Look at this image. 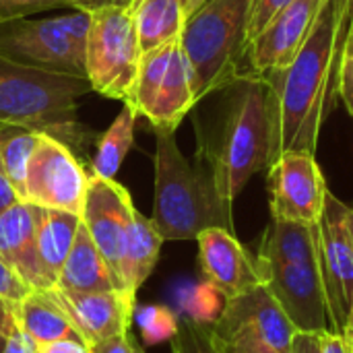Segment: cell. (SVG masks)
Listing matches in <instances>:
<instances>
[{"mask_svg": "<svg viewBox=\"0 0 353 353\" xmlns=\"http://www.w3.org/2000/svg\"><path fill=\"white\" fill-rule=\"evenodd\" d=\"M209 329L215 337H225L238 329H250L279 353H292L294 337L298 335V329L265 285H256L225 300L223 312Z\"/></svg>", "mask_w": 353, "mask_h": 353, "instance_id": "e0dca14e", "label": "cell"}, {"mask_svg": "<svg viewBox=\"0 0 353 353\" xmlns=\"http://www.w3.org/2000/svg\"><path fill=\"white\" fill-rule=\"evenodd\" d=\"M170 345L172 353H219L213 343L211 329L207 325L194 323L186 314L178 316V331Z\"/></svg>", "mask_w": 353, "mask_h": 353, "instance_id": "f1b7e54d", "label": "cell"}, {"mask_svg": "<svg viewBox=\"0 0 353 353\" xmlns=\"http://www.w3.org/2000/svg\"><path fill=\"white\" fill-rule=\"evenodd\" d=\"M4 345H6V337L0 333V353H2V350H4Z\"/></svg>", "mask_w": 353, "mask_h": 353, "instance_id": "c3c4849f", "label": "cell"}, {"mask_svg": "<svg viewBox=\"0 0 353 353\" xmlns=\"http://www.w3.org/2000/svg\"><path fill=\"white\" fill-rule=\"evenodd\" d=\"M58 304L72 321L79 335L91 345H99L116 335L130 331L137 296L124 290L108 292H68L52 290Z\"/></svg>", "mask_w": 353, "mask_h": 353, "instance_id": "2e32d148", "label": "cell"}, {"mask_svg": "<svg viewBox=\"0 0 353 353\" xmlns=\"http://www.w3.org/2000/svg\"><path fill=\"white\" fill-rule=\"evenodd\" d=\"M134 335H130V331L116 335L99 345L93 347V353H134Z\"/></svg>", "mask_w": 353, "mask_h": 353, "instance_id": "8d00e7d4", "label": "cell"}, {"mask_svg": "<svg viewBox=\"0 0 353 353\" xmlns=\"http://www.w3.org/2000/svg\"><path fill=\"white\" fill-rule=\"evenodd\" d=\"M254 0H207L186 17L180 43L196 103L242 79Z\"/></svg>", "mask_w": 353, "mask_h": 353, "instance_id": "5b68a950", "label": "cell"}, {"mask_svg": "<svg viewBox=\"0 0 353 353\" xmlns=\"http://www.w3.org/2000/svg\"><path fill=\"white\" fill-rule=\"evenodd\" d=\"M161 244L163 238L159 236L153 221L134 207L122 265V283L128 294L137 296L141 285L149 279L159 261Z\"/></svg>", "mask_w": 353, "mask_h": 353, "instance_id": "cb8c5ba5", "label": "cell"}, {"mask_svg": "<svg viewBox=\"0 0 353 353\" xmlns=\"http://www.w3.org/2000/svg\"><path fill=\"white\" fill-rule=\"evenodd\" d=\"M134 353H145V350L141 347V343L137 339H134Z\"/></svg>", "mask_w": 353, "mask_h": 353, "instance_id": "7dc6e473", "label": "cell"}, {"mask_svg": "<svg viewBox=\"0 0 353 353\" xmlns=\"http://www.w3.org/2000/svg\"><path fill=\"white\" fill-rule=\"evenodd\" d=\"M350 207L331 190L319 219V259L331 329L345 333L353 300V242L347 230Z\"/></svg>", "mask_w": 353, "mask_h": 353, "instance_id": "30bf717a", "label": "cell"}, {"mask_svg": "<svg viewBox=\"0 0 353 353\" xmlns=\"http://www.w3.org/2000/svg\"><path fill=\"white\" fill-rule=\"evenodd\" d=\"M343 337H345L350 343H353V300H352V310H350V319H347V327H345Z\"/></svg>", "mask_w": 353, "mask_h": 353, "instance_id": "ee69618b", "label": "cell"}, {"mask_svg": "<svg viewBox=\"0 0 353 353\" xmlns=\"http://www.w3.org/2000/svg\"><path fill=\"white\" fill-rule=\"evenodd\" d=\"M321 345L323 353H353V343L335 331L321 333Z\"/></svg>", "mask_w": 353, "mask_h": 353, "instance_id": "f35d334b", "label": "cell"}, {"mask_svg": "<svg viewBox=\"0 0 353 353\" xmlns=\"http://www.w3.org/2000/svg\"><path fill=\"white\" fill-rule=\"evenodd\" d=\"M132 323H137L147 345L172 341L178 331V314L157 304H137L132 312Z\"/></svg>", "mask_w": 353, "mask_h": 353, "instance_id": "4316f807", "label": "cell"}, {"mask_svg": "<svg viewBox=\"0 0 353 353\" xmlns=\"http://www.w3.org/2000/svg\"><path fill=\"white\" fill-rule=\"evenodd\" d=\"M271 219L316 225L327 199V180L314 155L288 151L267 168Z\"/></svg>", "mask_w": 353, "mask_h": 353, "instance_id": "8fae6325", "label": "cell"}, {"mask_svg": "<svg viewBox=\"0 0 353 353\" xmlns=\"http://www.w3.org/2000/svg\"><path fill=\"white\" fill-rule=\"evenodd\" d=\"M0 58L87 79L85 54L70 41L58 17L17 19L0 25Z\"/></svg>", "mask_w": 353, "mask_h": 353, "instance_id": "9c48e42d", "label": "cell"}, {"mask_svg": "<svg viewBox=\"0 0 353 353\" xmlns=\"http://www.w3.org/2000/svg\"><path fill=\"white\" fill-rule=\"evenodd\" d=\"M325 0H292L248 46L242 77L285 68L302 48Z\"/></svg>", "mask_w": 353, "mask_h": 353, "instance_id": "5bb4252c", "label": "cell"}, {"mask_svg": "<svg viewBox=\"0 0 353 353\" xmlns=\"http://www.w3.org/2000/svg\"><path fill=\"white\" fill-rule=\"evenodd\" d=\"M213 337V343L219 353H279L271 345H267L259 335H254L250 329H238L225 337Z\"/></svg>", "mask_w": 353, "mask_h": 353, "instance_id": "f546056e", "label": "cell"}, {"mask_svg": "<svg viewBox=\"0 0 353 353\" xmlns=\"http://www.w3.org/2000/svg\"><path fill=\"white\" fill-rule=\"evenodd\" d=\"M219 141L199 145L213 172L221 196L230 203L244 190L248 180L269 168L273 153V124L269 89L261 77H242L234 85Z\"/></svg>", "mask_w": 353, "mask_h": 353, "instance_id": "277c9868", "label": "cell"}, {"mask_svg": "<svg viewBox=\"0 0 353 353\" xmlns=\"http://www.w3.org/2000/svg\"><path fill=\"white\" fill-rule=\"evenodd\" d=\"M89 91L87 79L0 58V124L52 137L79 159L99 139L77 118V99Z\"/></svg>", "mask_w": 353, "mask_h": 353, "instance_id": "3957f363", "label": "cell"}, {"mask_svg": "<svg viewBox=\"0 0 353 353\" xmlns=\"http://www.w3.org/2000/svg\"><path fill=\"white\" fill-rule=\"evenodd\" d=\"M339 97L343 99L347 112L353 116V10L350 19V29L345 35L339 68Z\"/></svg>", "mask_w": 353, "mask_h": 353, "instance_id": "1f68e13d", "label": "cell"}, {"mask_svg": "<svg viewBox=\"0 0 353 353\" xmlns=\"http://www.w3.org/2000/svg\"><path fill=\"white\" fill-rule=\"evenodd\" d=\"M141 56L128 6H105L91 12L85 46V70L91 91L126 103L137 81Z\"/></svg>", "mask_w": 353, "mask_h": 353, "instance_id": "8992f818", "label": "cell"}, {"mask_svg": "<svg viewBox=\"0 0 353 353\" xmlns=\"http://www.w3.org/2000/svg\"><path fill=\"white\" fill-rule=\"evenodd\" d=\"M14 323L35 345L62 337H81L52 290H31L14 304ZM83 339V337H81ZM85 341V339H83Z\"/></svg>", "mask_w": 353, "mask_h": 353, "instance_id": "ffe728a7", "label": "cell"}, {"mask_svg": "<svg viewBox=\"0 0 353 353\" xmlns=\"http://www.w3.org/2000/svg\"><path fill=\"white\" fill-rule=\"evenodd\" d=\"M128 8L143 54L180 39L186 23L182 0H132Z\"/></svg>", "mask_w": 353, "mask_h": 353, "instance_id": "603a6c76", "label": "cell"}, {"mask_svg": "<svg viewBox=\"0 0 353 353\" xmlns=\"http://www.w3.org/2000/svg\"><path fill=\"white\" fill-rule=\"evenodd\" d=\"M132 0H70V8L83 10V12H95L105 6H130Z\"/></svg>", "mask_w": 353, "mask_h": 353, "instance_id": "60d3db41", "label": "cell"}, {"mask_svg": "<svg viewBox=\"0 0 353 353\" xmlns=\"http://www.w3.org/2000/svg\"><path fill=\"white\" fill-rule=\"evenodd\" d=\"M347 230H350V236H352L353 242V207H350V211H347Z\"/></svg>", "mask_w": 353, "mask_h": 353, "instance_id": "bcb514c9", "label": "cell"}, {"mask_svg": "<svg viewBox=\"0 0 353 353\" xmlns=\"http://www.w3.org/2000/svg\"><path fill=\"white\" fill-rule=\"evenodd\" d=\"M153 130H176L196 105L190 64L180 39L141 56L137 81L126 101Z\"/></svg>", "mask_w": 353, "mask_h": 353, "instance_id": "52a82bcc", "label": "cell"}, {"mask_svg": "<svg viewBox=\"0 0 353 353\" xmlns=\"http://www.w3.org/2000/svg\"><path fill=\"white\" fill-rule=\"evenodd\" d=\"M19 201H21V199H19L14 186L10 184V180L6 178V174H4L2 168H0V215H2L6 209H10L14 203H19Z\"/></svg>", "mask_w": 353, "mask_h": 353, "instance_id": "b9f144b4", "label": "cell"}, {"mask_svg": "<svg viewBox=\"0 0 353 353\" xmlns=\"http://www.w3.org/2000/svg\"><path fill=\"white\" fill-rule=\"evenodd\" d=\"M259 259V256H256ZM263 285L302 333H327L331 329L327 296L316 263H267L261 261Z\"/></svg>", "mask_w": 353, "mask_h": 353, "instance_id": "7c38bea8", "label": "cell"}, {"mask_svg": "<svg viewBox=\"0 0 353 353\" xmlns=\"http://www.w3.org/2000/svg\"><path fill=\"white\" fill-rule=\"evenodd\" d=\"M352 10L353 0H325L294 60L261 77L271 105V161L288 151L316 153L323 124L339 93L341 52Z\"/></svg>", "mask_w": 353, "mask_h": 353, "instance_id": "6da1fadb", "label": "cell"}, {"mask_svg": "<svg viewBox=\"0 0 353 353\" xmlns=\"http://www.w3.org/2000/svg\"><path fill=\"white\" fill-rule=\"evenodd\" d=\"M2 353H37V345L19 329H14L8 337H6V345Z\"/></svg>", "mask_w": 353, "mask_h": 353, "instance_id": "74e56055", "label": "cell"}, {"mask_svg": "<svg viewBox=\"0 0 353 353\" xmlns=\"http://www.w3.org/2000/svg\"><path fill=\"white\" fill-rule=\"evenodd\" d=\"M207 0H188L186 2V6H184V10H186V17H190L196 8H201L203 4H205Z\"/></svg>", "mask_w": 353, "mask_h": 353, "instance_id": "f6af8a7d", "label": "cell"}, {"mask_svg": "<svg viewBox=\"0 0 353 353\" xmlns=\"http://www.w3.org/2000/svg\"><path fill=\"white\" fill-rule=\"evenodd\" d=\"M223 306H225V296L217 288H213L209 281H203L190 290L184 308H186L188 319L211 327L223 312Z\"/></svg>", "mask_w": 353, "mask_h": 353, "instance_id": "83f0119b", "label": "cell"}, {"mask_svg": "<svg viewBox=\"0 0 353 353\" xmlns=\"http://www.w3.org/2000/svg\"><path fill=\"white\" fill-rule=\"evenodd\" d=\"M81 217L66 211L37 207V263L46 290H54L58 275L70 254Z\"/></svg>", "mask_w": 353, "mask_h": 353, "instance_id": "d6986e66", "label": "cell"}, {"mask_svg": "<svg viewBox=\"0 0 353 353\" xmlns=\"http://www.w3.org/2000/svg\"><path fill=\"white\" fill-rule=\"evenodd\" d=\"M256 256L267 263H316L319 259V223L306 225L296 221L271 219Z\"/></svg>", "mask_w": 353, "mask_h": 353, "instance_id": "7402d4cb", "label": "cell"}, {"mask_svg": "<svg viewBox=\"0 0 353 353\" xmlns=\"http://www.w3.org/2000/svg\"><path fill=\"white\" fill-rule=\"evenodd\" d=\"M58 21L62 25V29L66 31V35L70 37V41L85 54L87 35H89V27H91V14L83 12V10H74L68 14H60Z\"/></svg>", "mask_w": 353, "mask_h": 353, "instance_id": "836d02e7", "label": "cell"}, {"mask_svg": "<svg viewBox=\"0 0 353 353\" xmlns=\"http://www.w3.org/2000/svg\"><path fill=\"white\" fill-rule=\"evenodd\" d=\"M292 353H323L321 335H316V333H302V331H298V335L294 337Z\"/></svg>", "mask_w": 353, "mask_h": 353, "instance_id": "ab89813d", "label": "cell"}, {"mask_svg": "<svg viewBox=\"0 0 353 353\" xmlns=\"http://www.w3.org/2000/svg\"><path fill=\"white\" fill-rule=\"evenodd\" d=\"M41 137L43 134L35 130L0 124V168L10 180V184L14 186L21 201H25L27 165Z\"/></svg>", "mask_w": 353, "mask_h": 353, "instance_id": "484cf974", "label": "cell"}, {"mask_svg": "<svg viewBox=\"0 0 353 353\" xmlns=\"http://www.w3.org/2000/svg\"><path fill=\"white\" fill-rule=\"evenodd\" d=\"M31 290L23 283V279L0 259V296L6 298L8 302L17 304L23 300Z\"/></svg>", "mask_w": 353, "mask_h": 353, "instance_id": "e575fe53", "label": "cell"}, {"mask_svg": "<svg viewBox=\"0 0 353 353\" xmlns=\"http://www.w3.org/2000/svg\"><path fill=\"white\" fill-rule=\"evenodd\" d=\"M14 329H17V323H14V304L0 296V333L4 337H8Z\"/></svg>", "mask_w": 353, "mask_h": 353, "instance_id": "7bdbcfd3", "label": "cell"}, {"mask_svg": "<svg viewBox=\"0 0 353 353\" xmlns=\"http://www.w3.org/2000/svg\"><path fill=\"white\" fill-rule=\"evenodd\" d=\"M139 114L130 105H122L110 128L97 139L95 155L91 159V174L103 180H116L128 151L134 145V124Z\"/></svg>", "mask_w": 353, "mask_h": 353, "instance_id": "d4e9b609", "label": "cell"}, {"mask_svg": "<svg viewBox=\"0 0 353 353\" xmlns=\"http://www.w3.org/2000/svg\"><path fill=\"white\" fill-rule=\"evenodd\" d=\"M196 244L199 265L205 281L217 288L225 300L263 285L256 254L248 252L234 232L223 228H209L196 236Z\"/></svg>", "mask_w": 353, "mask_h": 353, "instance_id": "9a60e30c", "label": "cell"}, {"mask_svg": "<svg viewBox=\"0 0 353 353\" xmlns=\"http://www.w3.org/2000/svg\"><path fill=\"white\" fill-rule=\"evenodd\" d=\"M155 132V201L151 221L163 242L196 240L203 230L234 232L232 205L215 184L203 155L188 161L178 147L176 130Z\"/></svg>", "mask_w": 353, "mask_h": 353, "instance_id": "7a4b0ae2", "label": "cell"}, {"mask_svg": "<svg viewBox=\"0 0 353 353\" xmlns=\"http://www.w3.org/2000/svg\"><path fill=\"white\" fill-rule=\"evenodd\" d=\"M186 2H188V0H182V4H184V6H186Z\"/></svg>", "mask_w": 353, "mask_h": 353, "instance_id": "681fc988", "label": "cell"}, {"mask_svg": "<svg viewBox=\"0 0 353 353\" xmlns=\"http://www.w3.org/2000/svg\"><path fill=\"white\" fill-rule=\"evenodd\" d=\"M62 6L70 8V0H0V25Z\"/></svg>", "mask_w": 353, "mask_h": 353, "instance_id": "4dcf8cb0", "label": "cell"}, {"mask_svg": "<svg viewBox=\"0 0 353 353\" xmlns=\"http://www.w3.org/2000/svg\"><path fill=\"white\" fill-rule=\"evenodd\" d=\"M54 290H68V292L120 290L108 263L103 261L101 252L97 250L89 232L85 230L83 221L79 225L74 244H72L70 254L58 275Z\"/></svg>", "mask_w": 353, "mask_h": 353, "instance_id": "44dd1931", "label": "cell"}, {"mask_svg": "<svg viewBox=\"0 0 353 353\" xmlns=\"http://www.w3.org/2000/svg\"><path fill=\"white\" fill-rule=\"evenodd\" d=\"M37 207L19 201L0 215V259L29 290H46L37 263Z\"/></svg>", "mask_w": 353, "mask_h": 353, "instance_id": "ac0fdd59", "label": "cell"}, {"mask_svg": "<svg viewBox=\"0 0 353 353\" xmlns=\"http://www.w3.org/2000/svg\"><path fill=\"white\" fill-rule=\"evenodd\" d=\"M89 178L83 161L66 145L43 134L27 165L25 201L81 217Z\"/></svg>", "mask_w": 353, "mask_h": 353, "instance_id": "ba28073f", "label": "cell"}, {"mask_svg": "<svg viewBox=\"0 0 353 353\" xmlns=\"http://www.w3.org/2000/svg\"><path fill=\"white\" fill-rule=\"evenodd\" d=\"M37 353H93V347L81 337H62L37 345Z\"/></svg>", "mask_w": 353, "mask_h": 353, "instance_id": "d590c367", "label": "cell"}, {"mask_svg": "<svg viewBox=\"0 0 353 353\" xmlns=\"http://www.w3.org/2000/svg\"><path fill=\"white\" fill-rule=\"evenodd\" d=\"M132 211H134L132 196L120 182L103 180L91 174L81 221L89 232L93 244L101 252L103 261L108 263L120 290H124L122 265H124V250H126L128 230L132 221Z\"/></svg>", "mask_w": 353, "mask_h": 353, "instance_id": "4fadbf2b", "label": "cell"}, {"mask_svg": "<svg viewBox=\"0 0 353 353\" xmlns=\"http://www.w3.org/2000/svg\"><path fill=\"white\" fill-rule=\"evenodd\" d=\"M290 2L292 0H254L252 2V14L248 23V46Z\"/></svg>", "mask_w": 353, "mask_h": 353, "instance_id": "d6a6232c", "label": "cell"}]
</instances>
